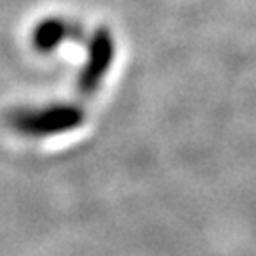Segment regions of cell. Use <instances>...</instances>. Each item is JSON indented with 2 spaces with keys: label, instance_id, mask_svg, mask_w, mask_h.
<instances>
[{
  "label": "cell",
  "instance_id": "cell-3",
  "mask_svg": "<svg viewBox=\"0 0 256 256\" xmlns=\"http://www.w3.org/2000/svg\"><path fill=\"white\" fill-rule=\"evenodd\" d=\"M84 40V27L64 18H46L34 25L30 44L38 54H52L64 42Z\"/></svg>",
  "mask_w": 256,
  "mask_h": 256
},
{
  "label": "cell",
  "instance_id": "cell-1",
  "mask_svg": "<svg viewBox=\"0 0 256 256\" xmlns=\"http://www.w3.org/2000/svg\"><path fill=\"white\" fill-rule=\"evenodd\" d=\"M6 128L25 138H46L74 131L86 122V112L74 102L18 106L6 114Z\"/></svg>",
  "mask_w": 256,
  "mask_h": 256
},
{
  "label": "cell",
  "instance_id": "cell-2",
  "mask_svg": "<svg viewBox=\"0 0 256 256\" xmlns=\"http://www.w3.org/2000/svg\"><path fill=\"white\" fill-rule=\"evenodd\" d=\"M116 57V40L106 27H99L90 38L86 63L76 78V90L84 97H92L99 92L104 76L108 74L110 66Z\"/></svg>",
  "mask_w": 256,
  "mask_h": 256
}]
</instances>
